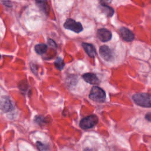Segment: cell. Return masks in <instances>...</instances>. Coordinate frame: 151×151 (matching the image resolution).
<instances>
[{
    "label": "cell",
    "mask_w": 151,
    "mask_h": 151,
    "mask_svg": "<svg viewBox=\"0 0 151 151\" xmlns=\"http://www.w3.org/2000/svg\"><path fill=\"white\" fill-rule=\"evenodd\" d=\"M47 50V45L45 44H38L35 46V51L38 54H42Z\"/></svg>",
    "instance_id": "13"
},
{
    "label": "cell",
    "mask_w": 151,
    "mask_h": 151,
    "mask_svg": "<svg viewBox=\"0 0 151 151\" xmlns=\"http://www.w3.org/2000/svg\"><path fill=\"white\" fill-rule=\"evenodd\" d=\"M120 32L122 38L126 42H131L134 38V35L129 28L122 27L120 29Z\"/></svg>",
    "instance_id": "8"
},
{
    "label": "cell",
    "mask_w": 151,
    "mask_h": 151,
    "mask_svg": "<svg viewBox=\"0 0 151 151\" xmlns=\"http://www.w3.org/2000/svg\"><path fill=\"white\" fill-rule=\"evenodd\" d=\"M48 42V44H49L50 46H51V47H54V48H57V45L56 43L54 41V40H51V39H49Z\"/></svg>",
    "instance_id": "17"
},
{
    "label": "cell",
    "mask_w": 151,
    "mask_h": 151,
    "mask_svg": "<svg viewBox=\"0 0 151 151\" xmlns=\"http://www.w3.org/2000/svg\"><path fill=\"white\" fill-rule=\"evenodd\" d=\"M0 58H1V55H0Z\"/></svg>",
    "instance_id": "20"
},
{
    "label": "cell",
    "mask_w": 151,
    "mask_h": 151,
    "mask_svg": "<svg viewBox=\"0 0 151 151\" xmlns=\"http://www.w3.org/2000/svg\"><path fill=\"white\" fill-rule=\"evenodd\" d=\"M99 53L101 57L107 61H111L113 59V52L107 45H101L99 48Z\"/></svg>",
    "instance_id": "5"
},
{
    "label": "cell",
    "mask_w": 151,
    "mask_h": 151,
    "mask_svg": "<svg viewBox=\"0 0 151 151\" xmlns=\"http://www.w3.org/2000/svg\"><path fill=\"white\" fill-rule=\"evenodd\" d=\"M13 105L7 97H2L0 99V110L4 112H8L13 109Z\"/></svg>",
    "instance_id": "6"
},
{
    "label": "cell",
    "mask_w": 151,
    "mask_h": 151,
    "mask_svg": "<svg viewBox=\"0 0 151 151\" xmlns=\"http://www.w3.org/2000/svg\"><path fill=\"white\" fill-rule=\"evenodd\" d=\"M82 46L85 50L87 54L90 57H94L96 55V51L94 48V47L89 43L87 42H83L82 43Z\"/></svg>",
    "instance_id": "10"
},
{
    "label": "cell",
    "mask_w": 151,
    "mask_h": 151,
    "mask_svg": "<svg viewBox=\"0 0 151 151\" xmlns=\"http://www.w3.org/2000/svg\"><path fill=\"white\" fill-rule=\"evenodd\" d=\"M37 146L38 148V149L40 151H47L48 149V146L47 145H45L44 143H41L40 142H37Z\"/></svg>",
    "instance_id": "15"
},
{
    "label": "cell",
    "mask_w": 151,
    "mask_h": 151,
    "mask_svg": "<svg viewBox=\"0 0 151 151\" xmlns=\"http://www.w3.org/2000/svg\"><path fill=\"white\" fill-rule=\"evenodd\" d=\"M84 151H94V150L93 149H86L84 150Z\"/></svg>",
    "instance_id": "19"
},
{
    "label": "cell",
    "mask_w": 151,
    "mask_h": 151,
    "mask_svg": "<svg viewBox=\"0 0 151 151\" xmlns=\"http://www.w3.org/2000/svg\"><path fill=\"white\" fill-rule=\"evenodd\" d=\"M35 121L38 123V124H41V123H44L45 121H44V117H40V116H37L35 117Z\"/></svg>",
    "instance_id": "16"
},
{
    "label": "cell",
    "mask_w": 151,
    "mask_h": 151,
    "mask_svg": "<svg viewBox=\"0 0 151 151\" xmlns=\"http://www.w3.org/2000/svg\"><path fill=\"white\" fill-rule=\"evenodd\" d=\"M98 122L99 119L97 116L94 114H91L81 120L80 122V126L83 129H88L96 125Z\"/></svg>",
    "instance_id": "3"
},
{
    "label": "cell",
    "mask_w": 151,
    "mask_h": 151,
    "mask_svg": "<svg viewBox=\"0 0 151 151\" xmlns=\"http://www.w3.org/2000/svg\"><path fill=\"white\" fill-rule=\"evenodd\" d=\"M37 5L39 6L40 9L42 11V12L45 14H48L49 12V6L47 1H36Z\"/></svg>",
    "instance_id": "12"
},
{
    "label": "cell",
    "mask_w": 151,
    "mask_h": 151,
    "mask_svg": "<svg viewBox=\"0 0 151 151\" xmlns=\"http://www.w3.org/2000/svg\"><path fill=\"white\" fill-rule=\"evenodd\" d=\"M63 26L65 29L71 30L76 33H79L83 29V26L80 22H77L71 18L67 19L64 23Z\"/></svg>",
    "instance_id": "4"
},
{
    "label": "cell",
    "mask_w": 151,
    "mask_h": 151,
    "mask_svg": "<svg viewBox=\"0 0 151 151\" xmlns=\"http://www.w3.org/2000/svg\"><path fill=\"white\" fill-rule=\"evenodd\" d=\"M145 118H146V119H147L149 122H150V113H147V114H146Z\"/></svg>",
    "instance_id": "18"
},
{
    "label": "cell",
    "mask_w": 151,
    "mask_h": 151,
    "mask_svg": "<svg viewBox=\"0 0 151 151\" xmlns=\"http://www.w3.org/2000/svg\"><path fill=\"white\" fill-rule=\"evenodd\" d=\"M54 65L57 69L61 70L63 68L65 64L63 58H61V57H58L54 63Z\"/></svg>",
    "instance_id": "14"
},
{
    "label": "cell",
    "mask_w": 151,
    "mask_h": 151,
    "mask_svg": "<svg viewBox=\"0 0 151 151\" xmlns=\"http://www.w3.org/2000/svg\"><path fill=\"white\" fill-rule=\"evenodd\" d=\"M134 103L143 107H150V95L149 94L140 93H137L133 96L132 97Z\"/></svg>",
    "instance_id": "1"
},
{
    "label": "cell",
    "mask_w": 151,
    "mask_h": 151,
    "mask_svg": "<svg viewBox=\"0 0 151 151\" xmlns=\"http://www.w3.org/2000/svg\"><path fill=\"white\" fill-rule=\"evenodd\" d=\"M100 8L103 12L109 17H111L114 14L113 9L109 5L106 4L103 1H100Z\"/></svg>",
    "instance_id": "11"
},
{
    "label": "cell",
    "mask_w": 151,
    "mask_h": 151,
    "mask_svg": "<svg viewBox=\"0 0 151 151\" xmlns=\"http://www.w3.org/2000/svg\"><path fill=\"white\" fill-rule=\"evenodd\" d=\"M97 36L101 41L107 42L111 40L112 34L109 29L106 28H100L97 30Z\"/></svg>",
    "instance_id": "7"
},
{
    "label": "cell",
    "mask_w": 151,
    "mask_h": 151,
    "mask_svg": "<svg viewBox=\"0 0 151 151\" xmlns=\"http://www.w3.org/2000/svg\"><path fill=\"white\" fill-rule=\"evenodd\" d=\"M89 98L96 102L103 103L106 99V93L100 87L94 86L91 88Z\"/></svg>",
    "instance_id": "2"
},
{
    "label": "cell",
    "mask_w": 151,
    "mask_h": 151,
    "mask_svg": "<svg viewBox=\"0 0 151 151\" xmlns=\"http://www.w3.org/2000/svg\"><path fill=\"white\" fill-rule=\"evenodd\" d=\"M83 78L85 80V81L91 84L97 85L100 83L99 79L98 78L97 76L94 73H87L84 74L83 75Z\"/></svg>",
    "instance_id": "9"
}]
</instances>
